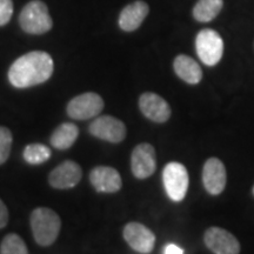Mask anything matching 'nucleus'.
<instances>
[{
  "instance_id": "20e7f679",
  "label": "nucleus",
  "mask_w": 254,
  "mask_h": 254,
  "mask_svg": "<svg viewBox=\"0 0 254 254\" xmlns=\"http://www.w3.org/2000/svg\"><path fill=\"white\" fill-rule=\"evenodd\" d=\"M195 50L199 59L205 65L214 66L222 58L224 41L217 31L205 28L195 38Z\"/></svg>"
},
{
  "instance_id": "9b49d317",
  "label": "nucleus",
  "mask_w": 254,
  "mask_h": 254,
  "mask_svg": "<svg viewBox=\"0 0 254 254\" xmlns=\"http://www.w3.org/2000/svg\"><path fill=\"white\" fill-rule=\"evenodd\" d=\"M226 168L221 160L217 158L208 159L202 170V183L205 190L212 195L220 194L226 186Z\"/></svg>"
},
{
  "instance_id": "a211bd4d",
  "label": "nucleus",
  "mask_w": 254,
  "mask_h": 254,
  "mask_svg": "<svg viewBox=\"0 0 254 254\" xmlns=\"http://www.w3.org/2000/svg\"><path fill=\"white\" fill-rule=\"evenodd\" d=\"M222 0H198L193 8V17L200 23H208L220 13Z\"/></svg>"
},
{
  "instance_id": "412c9836",
  "label": "nucleus",
  "mask_w": 254,
  "mask_h": 254,
  "mask_svg": "<svg viewBox=\"0 0 254 254\" xmlns=\"http://www.w3.org/2000/svg\"><path fill=\"white\" fill-rule=\"evenodd\" d=\"M12 133L6 127L0 126V165H2L9 157L12 146Z\"/></svg>"
},
{
  "instance_id": "f03ea898",
  "label": "nucleus",
  "mask_w": 254,
  "mask_h": 254,
  "mask_svg": "<svg viewBox=\"0 0 254 254\" xmlns=\"http://www.w3.org/2000/svg\"><path fill=\"white\" fill-rule=\"evenodd\" d=\"M31 227L34 240L40 246H50L58 238L62 220L51 208L39 207L32 212Z\"/></svg>"
},
{
  "instance_id": "4be33fe9",
  "label": "nucleus",
  "mask_w": 254,
  "mask_h": 254,
  "mask_svg": "<svg viewBox=\"0 0 254 254\" xmlns=\"http://www.w3.org/2000/svg\"><path fill=\"white\" fill-rule=\"evenodd\" d=\"M13 14V2L12 0H0V26H4L11 20Z\"/></svg>"
},
{
  "instance_id": "f8f14e48",
  "label": "nucleus",
  "mask_w": 254,
  "mask_h": 254,
  "mask_svg": "<svg viewBox=\"0 0 254 254\" xmlns=\"http://www.w3.org/2000/svg\"><path fill=\"white\" fill-rule=\"evenodd\" d=\"M81 167L75 161H64L52 171L49 177L51 186L58 190H67L77 186L81 180Z\"/></svg>"
},
{
  "instance_id": "9d476101",
  "label": "nucleus",
  "mask_w": 254,
  "mask_h": 254,
  "mask_svg": "<svg viewBox=\"0 0 254 254\" xmlns=\"http://www.w3.org/2000/svg\"><path fill=\"white\" fill-rule=\"evenodd\" d=\"M126 243L136 252L151 253L155 244V236L150 228L139 222H129L124 228Z\"/></svg>"
},
{
  "instance_id": "ddd939ff",
  "label": "nucleus",
  "mask_w": 254,
  "mask_h": 254,
  "mask_svg": "<svg viewBox=\"0 0 254 254\" xmlns=\"http://www.w3.org/2000/svg\"><path fill=\"white\" fill-rule=\"evenodd\" d=\"M139 107L146 118L154 123H165L171 117V107L167 101L151 92L141 94L139 98Z\"/></svg>"
},
{
  "instance_id": "1a4fd4ad",
  "label": "nucleus",
  "mask_w": 254,
  "mask_h": 254,
  "mask_svg": "<svg viewBox=\"0 0 254 254\" xmlns=\"http://www.w3.org/2000/svg\"><path fill=\"white\" fill-rule=\"evenodd\" d=\"M131 168L135 178L146 179L155 172L157 157L154 147L150 144H139L132 152Z\"/></svg>"
},
{
  "instance_id": "2eb2a0df",
  "label": "nucleus",
  "mask_w": 254,
  "mask_h": 254,
  "mask_svg": "<svg viewBox=\"0 0 254 254\" xmlns=\"http://www.w3.org/2000/svg\"><path fill=\"white\" fill-rule=\"evenodd\" d=\"M148 12H150L148 5L141 0L127 5L119 15L120 28L126 32L135 31L147 17Z\"/></svg>"
},
{
  "instance_id": "dca6fc26",
  "label": "nucleus",
  "mask_w": 254,
  "mask_h": 254,
  "mask_svg": "<svg viewBox=\"0 0 254 254\" xmlns=\"http://www.w3.org/2000/svg\"><path fill=\"white\" fill-rule=\"evenodd\" d=\"M174 72L180 79L186 81L187 84H199L202 79V71L199 64L189 56L180 55L174 59L173 63Z\"/></svg>"
},
{
  "instance_id": "423d86ee",
  "label": "nucleus",
  "mask_w": 254,
  "mask_h": 254,
  "mask_svg": "<svg viewBox=\"0 0 254 254\" xmlns=\"http://www.w3.org/2000/svg\"><path fill=\"white\" fill-rule=\"evenodd\" d=\"M104 109V100L99 94L88 92L73 98L67 105V114L72 119L87 120L94 118Z\"/></svg>"
},
{
  "instance_id": "6e6552de",
  "label": "nucleus",
  "mask_w": 254,
  "mask_h": 254,
  "mask_svg": "<svg viewBox=\"0 0 254 254\" xmlns=\"http://www.w3.org/2000/svg\"><path fill=\"white\" fill-rule=\"evenodd\" d=\"M205 245L214 254H239L240 244L233 234L220 227H211L205 232Z\"/></svg>"
},
{
  "instance_id": "0eeeda50",
  "label": "nucleus",
  "mask_w": 254,
  "mask_h": 254,
  "mask_svg": "<svg viewBox=\"0 0 254 254\" xmlns=\"http://www.w3.org/2000/svg\"><path fill=\"white\" fill-rule=\"evenodd\" d=\"M90 133L101 140L118 144L126 136V126L119 119L111 116H101L90 125Z\"/></svg>"
},
{
  "instance_id": "6ab92c4d",
  "label": "nucleus",
  "mask_w": 254,
  "mask_h": 254,
  "mask_svg": "<svg viewBox=\"0 0 254 254\" xmlns=\"http://www.w3.org/2000/svg\"><path fill=\"white\" fill-rule=\"evenodd\" d=\"M51 157V150L41 144H31L25 147L24 159L28 164L39 165L47 161Z\"/></svg>"
},
{
  "instance_id": "5701e85b",
  "label": "nucleus",
  "mask_w": 254,
  "mask_h": 254,
  "mask_svg": "<svg viewBox=\"0 0 254 254\" xmlns=\"http://www.w3.org/2000/svg\"><path fill=\"white\" fill-rule=\"evenodd\" d=\"M8 222V209L0 199V228L5 227Z\"/></svg>"
},
{
  "instance_id": "393cba45",
  "label": "nucleus",
  "mask_w": 254,
  "mask_h": 254,
  "mask_svg": "<svg viewBox=\"0 0 254 254\" xmlns=\"http://www.w3.org/2000/svg\"><path fill=\"white\" fill-rule=\"evenodd\" d=\"M253 194H254V187H253Z\"/></svg>"
},
{
  "instance_id": "7ed1b4c3",
  "label": "nucleus",
  "mask_w": 254,
  "mask_h": 254,
  "mask_svg": "<svg viewBox=\"0 0 254 254\" xmlns=\"http://www.w3.org/2000/svg\"><path fill=\"white\" fill-rule=\"evenodd\" d=\"M19 23L21 28L30 34L46 33L53 25L49 8L40 0H33L25 6L19 17Z\"/></svg>"
},
{
  "instance_id": "b1692460",
  "label": "nucleus",
  "mask_w": 254,
  "mask_h": 254,
  "mask_svg": "<svg viewBox=\"0 0 254 254\" xmlns=\"http://www.w3.org/2000/svg\"><path fill=\"white\" fill-rule=\"evenodd\" d=\"M164 254H184V251L179 246L176 245V244H168L165 247Z\"/></svg>"
},
{
  "instance_id": "f3484780",
  "label": "nucleus",
  "mask_w": 254,
  "mask_h": 254,
  "mask_svg": "<svg viewBox=\"0 0 254 254\" xmlns=\"http://www.w3.org/2000/svg\"><path fill=\"white\" fill-rule=\"evenodd\" d=\"M79 134L78 127L72 123L62 124L51 136V144L58 150H67L74 144Z\"/></svg>"
},
{
  "instance_id": "f257e3e1",
  "label": "nucleus",
  "mask_w": 254,
  "mask_h": 254,
  "mask_svg": "<svg viewBox=\"0 0 254 254\" xmlns=\"http://www.w3.org/2000/svg\"><path fill=\"white\" fill-rule=\"evenodd\" d=\"M53 67V60L49 53L33 51L12 64L8 71L9 82L18 88L36 86L49 80Z\"/></svg>"
},
{
  "instance_id": "4468645a",
  "label": "nucleus",
  "mask_w": 254,
  "mask_h": 254,
  "mask_svg": "<svg viewBox=\"0 0 254 254\" xmlns=\"http://www.w3.org/2000/svg\"><path fill=\"white\" fill-rule=\"evenodd\" d=\"M91 184L98 192L116 193L122 189L123 182L118 171L109 166H98L91 171Z\"/></svg>"
},
{
  "instance_id": "39448f33",
  "label": "nucleus",
  "mask_w": 254,
  "mask_h": 254,
  "mask_svg": "<svg viewBox=\"0 0 254 254\" xmlns=\"http://www.w3.org/2000/svg\"><path fill=\"white\" fill-rule=\"evenodd\" d=\"M163 182L167 195L173 201H182L186 196L190 185L189 172L180 163L167 164L163 172Z\"/></svg>"
},
{
  "instance_id": "aec40b11",
  "label": "nucleus",
  "mask_w": 254,
  "mask_h": 254,
  "mask_svg": "<svg viewBox=\"0 0 254 254\" xmlns=\"http://www.w3.org/2000/svg\"><path fill=\"white\" fill-rule=\"evenodd\" d=\"M0 254H28L24 240L18 234H7L0 246Z\"/></svg>"
}]
</instances>
